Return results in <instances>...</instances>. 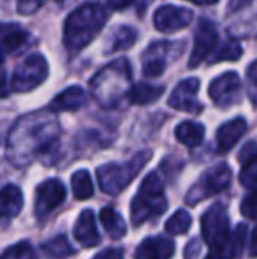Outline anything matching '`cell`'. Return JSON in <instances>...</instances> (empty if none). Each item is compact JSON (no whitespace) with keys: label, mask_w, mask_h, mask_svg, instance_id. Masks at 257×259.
<instances>
[{"label":"cell","mask_w":257,"mask_h":259,"mask_svg":"<svg viewBox=\"0 0 257 259\" xmlns=\"http://www.w3.org/2000/svg\"><path fill=\"white\" fill-rule=\"evenodd\" d=\"M245 131H247V120L241 118V116L222 123L220 129L217 131V148H219V152H229L245 134Z\"/></svg>","instance_id":"13"},{"label":"cell","mask_w":257,"mask_h":259,"mask_svg":"<svg viewBox=\"0 0 257 259\" xmlns=\"http://www.w3.org/2000/svg\"><path fill=\"white\" fill-rule=\"evenodd\" d=\"M44 4V0H18V13L20 14H34Z\"/></svg>","instance_id":"31"},{"label":"cell","mask_w":257,"mask_h":259,"mask_svg":"<svg viewBox=\"0 0 257 259\" xmlns=\"http://www.w3.org/2000/svg\"><path fill=\"white\" fill-rule=\"evenodd\" d=\"M93 259H124V256L118 249H106L100 254H97Z\"/></svg>","instance_id":"33"},{"label":"cell","mask_w":257,"mask_h":259,"mask_svg":"<svg viewBox=\"0 0 257 259\" xmlns=\"http://www.w3.org/2000/svg\"><path fill=\"white\" fill-rule=\"evenodd\" d=\"M175 252V243L166 236L146 238L137 247L134 259H171Z\"/></svg>","instance_id":"12"},{"label":"cell","mask_w":257,"mask_h":259,"mask_svg":"<svg viewBox=\"0 0 257 259\" xmlns=\"http://www.w3.org/2000/svg\"><path fill=\"white\" fill-rule=\"evenodd\" d=\"M169 42H153L150 48L146 50L143 57V72L150 78H155V76H161L166 69V60L164 55L166 50H168Z\"/></svg>","instance_id":"16"},{"label":"cell","mask_w":257,"mask_h":259,"mask_svg":"<svg viewBox=\"0 0 257 259\" xmlns=\"http://www.w3.org/2000/svg\"><path fill=\"white\" fill-rule=\"evenodd\" d=\"M217 41H219V34H217V27L213 21L201 20L197 25V30L194 35V48L190 53L189 67L194 69L201 64L204 58L210 57V53L215 50Z\"/></svg>","instance_id":"8"},{"label":"cell","mask_w":257,"mask_h":259,"mask_svg":"<svg viewBox=\"0 0 257 259\" xmlns=\"http://www.w3.org/2000/svg\"><path fill=\"white\" fill-rule=\"evenodd\" d=\"M164 94V87H153L146 83H136L130 89L129 99L132 104H151Z\"/></svg>","instance_id":"20"},{"label":"cell","mask_w":257,"mask_h":259,"mask_svg":"<svg viewBox=\"0 0 257 259\" xmlns=\"http://www.w3.org/2000/svg\"><path fill=\"white\" fill-rule=\"evenodd\" d=\"M23 196L14 185H7L0 191V217H14L21 211Z\"/></svg>","instance_id":"17"},{"label":"cell","mask_w":257,"mask_h":259,"mask_svg":"<svg viewBox=\"0 0 257 259\" xmlns=\"http://www.w3.org/2000/svg\"><path fill=\"white\" fill-rule=\"evenodd\" d=\"M240 182L241 185L248 189H254L257 185V157L243 164V169L240 173Z\"/></svg>","instance_id":"26"},{"label":"cell","mask_w":257,"mask_h":259,"mask_svg":"<svg viewBox=\"0 0 257 259\" xmlns=\"http://www.w3.org/2000/svg\"><path fill=\"white\" fill-rule=\"evenodd\" d=\"M132 2L134 0H108V6L115 11H122V9H125V7H129Z\"/></svg>","instance_id":"35"},{"label":"cell","mask_w":257,"mask_h":259,"mask_svg":"<svg viewBox=\"0 0 257 259\" xmlns=\"http://www.w3.org/2000/svg\"><path fill=\"white\" fill-rule=\"evenodd\" d=\"M65 199V187L60 180L49 178L35 189V215L39 219L46 217L52 210L62 205Z\"/></svg>","instance_id":"9"},{"label":"cell","mask_w":257,"mask_h":259,"mask_svg":"<svg viewBox=\"0 0 257 259\" xmlns=\"http://www.w3.org/2000/svg\"><path fill=\"white\" fill-rule=\"evenodd\" d=\"M231 184V169L227 164H219V166L212 167L208 173L202 177V180L199 182L195 187L190 189L189 198H187V203L189 205H194L197 201H202L204 198L212 194H217V192L227 189Z\"/></svg>","instance_id":"6"},{"label":"cell","mask_w":257,"mask_h":259,"mask_svg":"<svg viewBox=\"0 0 257 259\" xmlns=\"http://www.w3.org/2000/svg\"><path fill=\"white\" fill-rule=\"evenodd\" d=\"M74 238L81 243L83 247H95L99 245L100 236L95 228V219H93L92 210L81 211L78 222L74 226Z\"/></svg>","instance_id":"14"},{"label":"cell","mask_w":257,"mask_h":259,"mask_svg":"<svg viewBox=\"0 0 257 259\" xmlns=\"http://www.w3.org/2000/svg\"><path fill=\"white\" fill-rule=\"evenodd\" d=\"M100 224L102 228L110 233V236L113 238H122L127 231V224L122 219V215L118 211H115L113 208H102L100 210Z\"/></svg>","instance_id":"19"},{"label":"cell","mask_w":257,"mask_h":259,"mask_svg":"<svg viewBox=\"0 0 257 259\" xmlns=\"http://www.w3.org/2000/svg\"><path fill=\"white\" fill-rule=\"evenodd\" d=\"M166 210V198H164V185L157 173H150L143 180L139 192L132 199L130 208V219L134 226H141L148 219L157 217Z\"/></svg>","instance_id":"2"},{"label":"cell","mask_w":257,"mask_h":259,"mask_svg":"<svg viewBox=\"0 0 257 259\" xmlns=\"http://www.w3.org/2000/svg\"><path fill=\"white\" fill-rule=\"evenodd\" d=\"M71 185H72V192H74V198L83 201V199H88L93 192V184L92 178H90L88 171L79 169L72 175L71 178Z\"/></svg>","instance_id":"21"},{"label":"cell","mask_w":257,"mask_h":259,"mask_svg":"<svg viewBox=\"0 0 257 259\" xmlns=\"http://www.w3.org/2000/svg\"><path fill=\"white\" fill-rule=\"evenodd\" d=\"M194 4H201V6H208V4H217L219 0H190Z\"/></svg>","instance_id":"38"},{"label":"cell","mask_w":257,"mask_h":259,"mask_svg":"<svg viewBox=\"0 0 257 259\" xmlns=\"http://www.w3.org/2000/svg\"><path fill=\"white\" fill-rule=\"evenodd\" d=\"M255 157H257V145L254 143V141H248V143L245 145L243 148H241L238 159H240L241 164H245V162H248V160L255 159Z\"/></svg>","instance_id":"32"},{"label":"cell","mask_w":257,"mask_h":259,"mask_svg":"<svg viewBox=\"0 0 257 259\" xmlns=\"http://www.w3.org/2000/svg\"><path fill=\"white\" fill-rule=\"evenodd\" d=\"M151 152H139L125 164H104L97 169L99 185L108 194H118L132 182V178L141 171V167L150 160Z\"/></svg>","instance_id":"3"},{"label":"cell","mask_w":257,"mask_h":259,"mask_svg":"<svg viewBox=\"0 0 257 259\" xmlns=\"http://www.w3.org/2000/svg\"><path fill=\"white\" fill-rule=\"evenodd\" d=\"M108 13L100 4H85L72 11L64 25V42L69 52L76 53L86 48L102 30Z\"/></svg>","instance_id":"1"},{"label":"cell","mask_w":257,"mask_h":259,"mask_svg":"<svg viewBox=\"0 0 257 259\" xmlns=\"http://www.w3.org/2000/svg\"><path fill=\"white\" fill-rule=\"evenodd\" d=\"M245 233H247V228L243 224H240L234 231V235H231L229 238V245H227V250H229V257H236L238 254L243 250V243H245Z\"/></svg>","instance_id":"27"},{"label":"cell","mask_w":257,"mask_h":259,"mask_svg":"<svg viewBox=\"0 0 257 259\" xmlns=\"http://www.w3.org/2000/svg\"><path fill=\"white\" fill-rule=\"evenodd\" d=\"M199 87H201V81L197 78H189L183 79V81L178 83L175 90H173L171 97H169V106L175 109H180V111H189V113H199L202 111V104L195 99L199 92Z\"/></svg>","instance_id":"10"},{"label":"cell","mask_w":257,"mask_h":259,"mask_svg":"<svg viewBox=\"0 0 257 259\" xmlns=\"http://www.w3.org/2000/svg\"><path fill=\"white\" fill-rule=\"evenodd\" d=\"M247 79H248V94H250L252 103L257 104V60L248 65L247 69Z\"/></svg>","instance_id":"30"},{"label":"cell","mask_w":257,"mask_h":259,"mask_svg":"<svg viewBox=\"0 0 257 259\" xmlns=\"http://www.w3.org/2000/svg\"><path fill=\"white\" fill-rule=\"evenodd\" d=\"M175 136L180 143H183L185 147L194 148L197 145L202 143V138H204V127L201 123L195 122H182L175 129Z\"/></svg>","instance_id":"18"},{"label":"cell","mask_w":257,"mask_h":259,"mask_svg":"<svg viewBox=\"0 0 257 259\" xmlns=\"http://www.w3.org/2000/svg\"><path fill=\"white\" fill-rule=\"evenodd\" d=\"M28 39V34L20 28H11L9 32H6V35L2 37V48L6 53H14L16 50H20L25 45V41Z\"/></svg>","instance_id":"23"},{"label":"cell","mask_w":257,"mask_h":259,"mask_svg":"<svg viewBox=\"0 0 257 259\" xmlns=\"http://www.w3.org/2000/svg\"><path fill=\"white\" fill-rule=\"evenodd\" d=\"M2 60H4V58H2V52H0V65H2Z\"/></svg>","instance_id":"39"},{"label":"cell","mask_w":257,"mask_h":259,"mask_svg":"<svg viewBox=\"0 0 257 259\" xmlns=\"http://www.w3.org/2000/svg\"><path fill=\"white\" fill-rule=\"evenodd\" d=\"M48 78V62L41 53H32L14 69L11 89L14 92H28L41 85Z\"/></svg>","instance_id":"5"},{"label":"cell","mask_w":257,"mask_h":259,"mask_svg":"<svg viewBox=\"0 0 257 259\" xmlns=\"http://www.w3.org/2000/svg\"><path fill=\"white\" fill-rule=\"evenodd\" d=\"M202 240L217 252H227L229 245V217L224 205H215L202 215L201 221Z\"/></svg>","instance_id":"4"},{"label":"cell","mask_w":257,"mask_h":259,"mask_svg":"<svg viewBox=\"0 0 257 259\" xmlns=\"http://www.w3.org/2000/svg\"><path fill=\"white\" fill-rule=\"evenodd\" d=\"M192 11L176 6H162L155 11L153 25L161 32H175L185 28L192 21Z\"/></svg>","instance_id":"11"},{"label":"cell","mask_w":257,"mask_h":259,"mask_svg":"<svg viewBox=\"0 0 257 259\" xmlns=\"http://www.w3.org/2000/svg\"><path fill=\"white\" fill-rule=\"evenodd\" d=\"M210 97L220 108H227L240 101L241 79L234 71H227L210 83Z\"/></svg>","instance_id":"7"},{"label":"cell","mask_w":257,"mask_h":259,"mask_svg":"<svg viewBox=\"0 0 257 259\" xmlns=\"http://www.w3.org/2000/svg\"><path fill=\"white\" fill-rule=\"evenodd\" d=\"M241 213L247 219H257V185L254 187V192H250L241 203Z\"/></svg>","instance_id":"29"},{"label":"cell","mask_w":257,"mask_h":259,"mask_svg":"<svg viewBox=\"0 0 257 259\" xmlns=\"http://www.w3.org/2000/svg\"><path fill=\"white\" fill-rule=\"evenodd\" d=\"M250 256L257 257V228H255V231L252 233V240H250Z\"/></svg>","instance_id":"36"},{"label":"cell","mask_w":257,"mask_h":259,"mask_svg":"<svg viewBox=\"0 0 257 259\" xmlns=\"http://www.w3.org/2000/svg\"><path fill=\"white\" fill-rule=\"evenodd\" d=\"M42 249H44L48 254H52V256H55V257H64V256H69V254L72 252L71 243L67 242V238H65V236H55L53 240L46 242L44 245H42Z\"/></svg>","instance_id":"25"},{"label":"cell","mask_w":257,"mask_h":259,"mask_svg":"<svg viewBox=\"0 0 257 259\" xmlns=\"http://www.w3.org/2000/svg\"><path fill=\"white\" fill-rule=\"evenodd\" d=\"M241 53H243L241 46L238 45V42L231 41V42H226V45H224L222 48H220L219 52H217L215 60L217 62H222V60H236V58H240Z\"/></svg>","instance_id":"28"},{"label":"cell","mask_w":257,"mask_h":259,"mask_svg":"<svg viewBox=\"0 0 257 259\" xmlns=\"http://www.w3.org/2000/svg\"><path fill=\"white\" fill-rule=\"evenodd\" d=\"M190 224H192V217H190L189 211L178 210L166 222L164 229L168 235H183V233H187L190 229Z\"/></svg>","instance_id":"22"},{"label":"cell","mask_w":257,"mask_h":259,"mask_svg":"<svg viewBox=\"0 0 257 259\" xmlns=\"http://www.w3.org/2000/svg\"><path fill=\"white\" fill-rule=\"evenodd\" d=\"M86 103V94L81 87L72 85L60 92L49 104V109L53 111H76Z\"/></svg>","instance_id":"15"},{"label":"cell","mask_w":257,"mask_h":259,"mask_svg":"<svg viewBox=\"0 0 257 259\" xmlns=\"http://www.w3.org/2000/svg\"><path fill=\"white\" fill-rule=\"evenodd\" d=\"M137 32L130 27H120L115 34L113 39V50L115 52H122V50H127L136 42Z\"/></svg>","instance_id":"24"},{"label":"cell","mask_w":257,"mask_h":259,"mask_svg":"<svg viewBox=\"0 0 257 259\" xmlns=\"http://www.w3.org/2000/svg\"><path fill=\"white\" fill-rule=\"evenodd\" d=\"M206 259H227L224 252H217V250H212V254H208Z\"/></svg>","instance_id":"37"},{"label":"cell","mask_w":257,"mask_h":259,"mask_svg":"<svg viewBox=\"0 0 257 259\" xmlns=\"http://www.w3.org/2000/svg\"><path fill=\"white\" fill-rule=\"evenodd\" d=\"M199 254V242L197 240H192V242L187 245V250H185V259H195Z\"/></svg>","instance_id":"34"}]
</instances>
